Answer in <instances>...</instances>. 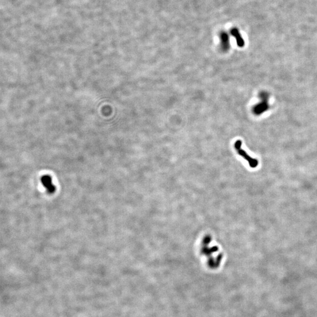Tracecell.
I'll list each match as a JSON object with an SVG mask.
<instances>
[{
  "label": "cell",
  "mask_w": 317,
  "mask_h": 317,
  "mask_svg": "<svg viewBox=\"0 0 317 317\" xmlns=\"http://www.w3.org/2000/svg\"><path fill=\"white\" fill-rule=\"evenodd\" d=\"M259 97L262 100L261 102L255 105L253 108V112L256 115H260L269 109V94L266 92H262L259 94Z\"/></svg>",
  "instance_id": "cell-1"
},
{
  "label": "cell",
  "mask_w": 317,
  "mask_h": 317,
  "mask_svg": "<svg viewBox=\"0 0 317 317\" xmlns=\"http://www.w3.org/2000/svg\"><path fill=\"white\" fill-rule=\"evenodd\" d=\"M242 142L241 140H237L235 143V147L238 153L241 155L244 158H245L247 162L250 166L251 168H256L258 165V161L255 158H252L251 156L248 155L245 151L242 149L241 148Z\"/></svg>",
  "instance_id": "cell-2"
},
{
  "label": "cell",
  "mask_w": 317,
  "mask_h": 317,
  "mask_svg": "<svg viewBox=\"0 0 317 317\" xmlns=\"http://www.w3.org/2000/svg\"><path fill=\"white\" fill-rule=\"evenodd\" d=\"M220 48L223 52H226L230 48L229 36L226 32H221L220 34Z\"/></svg>",
  "instance_id": "cell-3"
},
{
  "label": "cell",
  "mask_w": 317,
  "mask_h": 317,
  "mask_svg": "<svg viewBox=\"0 0 317 317\" xmlns=\"http://www.w3.org/2000/svg\"><path fill=\"white\" fill-rule=\"evenodd\" d=\"M230 33L235 38L236 40V41H237V45L240 47H244V41L243 40V39L241 37V35L240 34L238 29L237 28H233L231 31H230Z\"/></svg>",
  "instance_id": "cell-4"
},
{
  "label": "cell",
  "mask_w": 317,
  "mask_h": 317,
  "mask_svg": "<svg viewBox=\"0 0 317 317\" xmlns=\"http://www.w3.org/2000/svg\"><path fill=\"white\" fill-rule=\"evenodd\" d=\"M217 250H218V247L217 246H214L213 248H208L205 246L203 248V250H201V253L203 254H204L206 255H210V254H211V253L216 252Z\"/></svg>",
  "instance_id": "cell-5"
},
{
  "label": "cell",
  "mask_w": 317,
  "mask_h": 317,
  "mask_svg": "<svg viewBox=\"0 0 317 317\" xmlns=\"http://www.w3.org/2000/svg\"><path fill=\"white\" fill-rule=\"evenodd\" d=\"M42 181H43V183H44V185L48 187V190H53V187L49 186V183L51 182V179H50L49 177H48V176H45L42 179Z\"/></svg>",
  "instance_id": "cell-6"
}]
</instances>
